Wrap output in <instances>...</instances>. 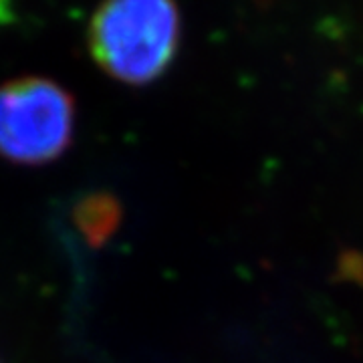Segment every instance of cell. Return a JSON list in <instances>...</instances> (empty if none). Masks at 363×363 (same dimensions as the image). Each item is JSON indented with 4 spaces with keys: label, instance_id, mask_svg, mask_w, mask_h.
I'll return each instance as SVG.
<instances>
[{
    "label": "cell",
    "instance_id": "6da1fadb",
    "mask_svg": "<svg viewBox=\"0 0 363 363\" xmlns=\"http://www.w3.org/2000/svg\"><path fill=\"white\" fill-rule=\"evenodd\" d=\"M93 61L116 81L145 85L166 73L180 45V13L166 0H116L91 16Z\"/></svg>",
    "mask_w": 363,
    "mask_h": 363
},
{
    "label": "cell",
    "instance_id": "7a4b0ae2",
    "mask_svg": "<svg viewBox=\"0 0 363 363\" xmlns=\"http://www.w3.org/2000/svg\"><path fill=\"white\" fill-rule=\"evenodd\" d=\"M75 131V99L57 81L21 77L0 85V157L43 166L67 152Z\"/></svg>",
    "mask_w": 363,
    "mask_h": 363
},
{
    "label": "cell",
    "instance_id": "3957f363",
    "mask_svg": "<svg viewBox=\"0 0 363 363\" xmlns=\"http://www.w3.org/2000/svg\"><path fill=\"white\" fill-rule=\"evenodd\" d=\"M121 204L109 192H91L79 198L73 208V222L83 240L93 248L105 247L121 224Z\"/></svg>",
    "mask_w": 363,
    "mask_h": 363
},
{
    "label": "cell",
    "instance_id": "277c9868",
    "mask_svg": "<svg viewBox=\"0 0 363 363\" xmlns=\"http://www.w3.org/2000/svg\"><path fill=\"white\" fill-rule=\"evenodd\" d=\"M11 16H13V14H11V6L0 2V25H6V23L11 21Z\"/></svg>",
    "mask_w": 363,
    "mask_h": 363
}]
</instances>
